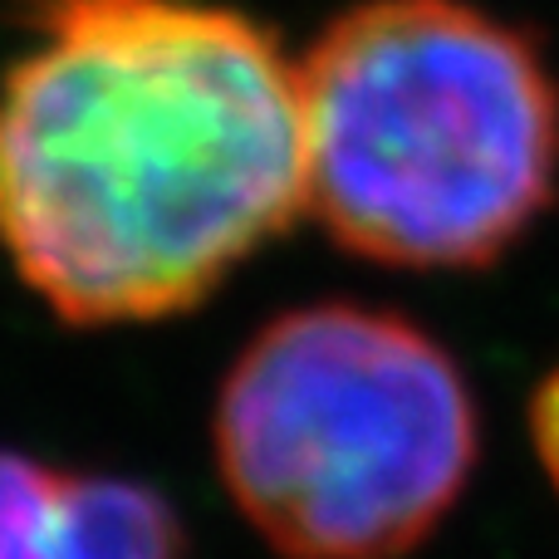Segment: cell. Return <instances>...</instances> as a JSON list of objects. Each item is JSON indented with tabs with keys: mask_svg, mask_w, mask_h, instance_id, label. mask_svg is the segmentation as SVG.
<instances>
[{
	"mask_svg": "<svg viewBox=\"0 0 559 559\" xmlns=\"http://www.w3.org/2000/svg\"><path fill=\"white\" fill-rule=\"evenodd\" d=\"M0 255L69 329L177 319L305 212L299 64L222 0H15Z\"/></svg>",
	"mask_w": 559,
	"mask_h": 559,
	"instance_id": "6da1fadb",
	"label": "cell"
},
{
	"mask_svg": "<svg viewBox=\"0 0 559 559\" xmlns=\"http://www.w3.org/2000/svg\"><path fill=\"white\" fill-rule=\"evenodd\" d=\"M305 206L338 251L481 271L559 202V74L476 0H354L299 59Z\"/></svg>",
	"mask_w": 559,
	"mask_h": 559,
	"instance_id": "7a4b0ae2",
	"label": "cell"
},
{
	"mask_svg": "<svg viewBox=\"0 0 559 559\" xmlns=\"http://www.w3.org/2000/svg\"><path fill=\"white\" fill-rule=\"evenodd\" d=\"M236 511L285 559H403L466 496L481 417L417 319L319 299L261 324L212 413Z\"/></svg>",
	"mask_w": 559,
	"mask_h": 559,
	"instance_id": "3957f363",
	"label": "cell"
},
{
	"mask_svg": "<svg viewBox=\"0 0 559 559\" xmlns=\"http://www.w3.org/2000/svg\"><path fill=\"white\" fill-rule=\"evenodd\" d=\"M64 559H187L177 506L157 486L114 472H69Z\"/></svg>",
	"mask_w": 559,
	"mask_h": 559,
	"instance_id": "277c9868",
	"label": "cell"
},
{
	"mask_svg": "<svg viewBox=\"0 0 559 559\" xmlns=\"http://www.w3.org/2000/svg\"><path fill=\"white\" fill-rule=\"evenodd\" d=\"M64 466L0 452V559H64Z\"/></svg>",
	"mask_w": 559,
	"mask_h": 559,
	"instance_id": "5b68a950",
	"label": "cell"
},
{
	"mask_svg": "<svg viewBox=\"0 0 559 559\" xmlns=\"http://www.w3.org/2000/svg\"><path fill=\"white\" fill-rule=\"evenodd\" d=\"M531 447H535V462H540L545 481L559 496V368H550L531 393Z\"/></svg>",
	"mask_w": 559,
	"mask_h": 559,
	"instance_id": "8992f818",
	"label": "cell"
}]
</instances>
